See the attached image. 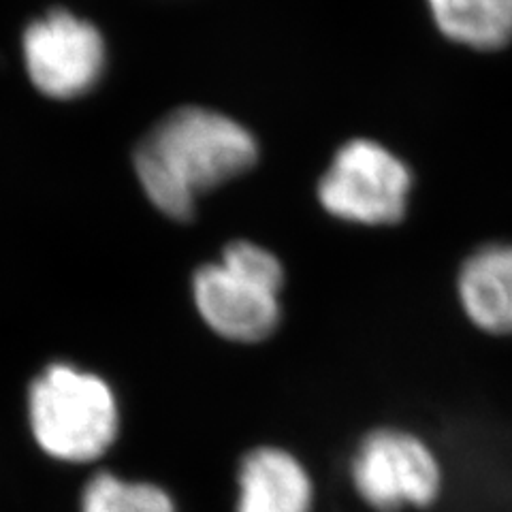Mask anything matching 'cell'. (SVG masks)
Segmentation results:
<instances>
[{"label": "cell", "instance_id": "7a4b0ae2", "mask_svg": "<svg viewBox=\"0 0 512 512\" xmlns=\"http://www.w3.org/2000/svg\"><path fill=\"white\" fill-rule=\"evenodd\" d=\"M286 271L278 256L248 239H237L220 259L192 276V303L203 325L222 342L256 346L282 325Z\"/></svg>", "mask_w": 512, "mask_h": 512}, {"label": "cell", "instance_id": "6da1fadb", "mask_svg": "<svg viewBox=\"0 0 512 512\" xmlns=\"http://www.w3.org/2000/svg\"><path fill=\"white\" fill-rule=\"evenodd\" d=\"M256 158L248 128L214 109L182 107L139 143L135 173L158 212L190 220L203 195L239 178Z\"/></svg>", "mask_w": 512, "mask_h": 512}, {"label": "cell", "instance_id": "277c9868", "mask_svg": "<svg viewBox=\"0 0 512 512\" xmlns=\"http://www.w3.org/2000/svg\"><path fill=\"white\" fill-rule=\"evenodd\" d=\"M357 498L374 512L436 506L446 487L444 463L423 436L406 427H376L357 442L348 461Z\"/></svg>", "mask_w": 512, "mask_h": 512}, {"label": "cell", "instance_id": "5b68a950", "mask_svg": "<svg viewBox=\"0 0 512 512\" xmlns=\"http://www.w3.org/2000/svg\"><path fill=\"white\" fill-rule=\"evenodd\" d=\"M412 173L404 160L370 139H352L333 156L318 184V201L333 218L389 227L406 216Z\"/></svg>", "mask_w": 512, "mask_h": 512}, {"label": "cell", "instance_id": "3957f363", "mask_svg": "<svg viewBox=\"0 0 512 512\" xmlns=\"http://www.w3.org/2000/svg\"><path fill=\"white\" fill-rule=\"evenodd\" d=\"M28 414L43 451L69 463L103 457L120 434L114 389L96 374L64 363L50 365L32 382Z\"/></svg>", "mask_w": 512, "mask_h": 512}, {"label": "cell", "instance_id": "ba28073f", "mask_svg": "<svg viewBox=\"0 0 512 512\" xmlns=\"http://www.w3.org/2000/svg\"><path fill=\"white\" fill-rule=\"evenodd\" d=\"M463 316L491 338L512 335V244H487L463 261L457 274Z\"/></svg>", "mask_w": 512, "mask_h": 512}, {"label": "cell", "instance_id": "30bf717a", "mask_svg": "<svg viewBox=\"0 0 512 512\" xmlns=\"http://www.w3.org/2000/svg\"><path fill=\"white\" fill-rule=\"evenodd\" d=\"M82 512H178L173 495L148 480L96 474L84 489Z\"/></svg>", "mask_w": 512, "mask_h": 512}, {"label": "cell", "instance_id": "8992f818", "mask_svg": "<svg viewBox=\"0 0 512 512\" xmlns=\"http://www.w3.org/2000/svg\"><path fill=\"white\" fill-rule=\"evenodd\" d=\"M22 47L32 84L50 99H77L101 82L107 62L101 32L69 11L32 22Z\"/></svg>", "mask_w": 512, "mask_h": 512}, {"label": "cell", "instance_id": "9c48e42d", "mask_svg": "<svg viewBox=\"0 0 512 512\" xmlns=\"http://www.w3.org/2000/svg\"><path fill=\"white\" fill-rule=\"evenodd\" d=\"M444 37L480 52L512 41V0H427Z\"/></svg>", "mask_w": 512, "mask_h": 512}, {"label": "cell", "instance_id": "52a82bcc", "mask_svg": "<svg viewBox=\"0 0 512 512\" xmlns=\"http://www.w3.org/2000/svg\"><path fill=\"white\" fill-rule=\"evenodd\" d=\"M314 476L293 451L254 446L235 474V512H314Z\"/></svg>", "mask_w": 512, "mask_h": 512}]
</instances>
